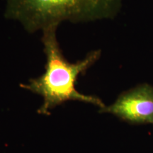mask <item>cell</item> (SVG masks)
Masks as SVG:
<instances>
[{
  "label": "cell",
  "instance_id": "1",
  "mask_svg": "<svg viewBox=\"0 0 153 153\" xmlns=\"http://www.w3.org/2000/svg\"><path fill=\"white\" fill-rule=\"evenodd\" d=\"M57 28L52 26L43 30L42 42L46 55L45 72L39 77L30 79L26 85L20 86L43 97V103L38 111L41 114H49L54 107L70 100L84 101L104 108V104L98 97L82 94L75 88L78 76L85 73L99 60L101 51H91L83 60L70 62L65 58L57 41Z\"/></svg>",
  "mask_w": 153,
  "mask_h": 153
},
{
  "label": "cell",
  "instance_id": "2",
  "mask_svg": "<svg viewBox=\"0 0 153 153\" xmlns=\"http://www.w3.org/2000/svg\"><path fill=\"white\" fill-rule=\"evenodd\" d=\"M5 16L20 22L26 30L56 26L64 21L87 22L113 18L121 0H7Z\"/></svg>",
  "mask_w": 153,
  "mask_h": 153
},
{
  "label": "cell",
  "instance_id": "3",
  "mask_svg": "<svg viewBox=\"0 0 153 153\" xmlns=\"http://www.w3.org/2000/svg\"><path fill=\"white\" fill-rule=\"evenodd\" d=\"M133 124L153 123V86L143 84L124 91L114 104L100 108Z\"/></svg>",
  "mask_w": 153,
  "mask_h": 153
}]
</instances>
